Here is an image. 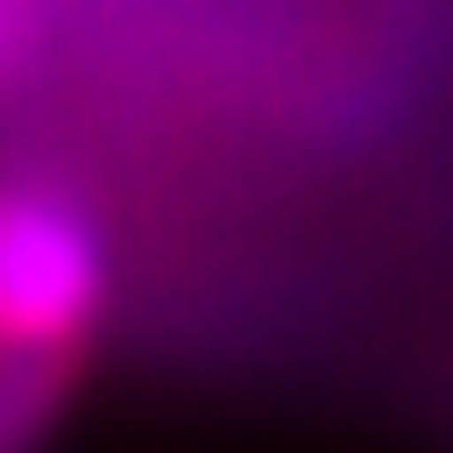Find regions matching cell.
<instances>
[{
  "mask_svg": "<svg viewBox=\"0 0 453 453\" xmlns=\"http://www.w3.org/2000/svg\"><path fill=\"white\" fill-rule=\"evenodd\" d=\"M109 299V254L91 209L36 173H0V363L82 372Z\"/></svg>",
  "mask_w": 453,
  "mask_h": 453,
  "instance_id": "cell-1",
  "label": "cell"
},
{
  "mask_svg": "<svg viewBox=\"0 0 453 453\" xmlns=\"http://www.w3.org/2000/svg\"><path fill=\"white\" fill-rule=\"evenodd\" d=\"M19 64H27V10H19V0H0V82H10Z\"/></svg>",
  "mask_w": 453,
  "mask_h": 453,
  "instance_id": "cell-2",
  "label": "cell"
}]
</instances>
